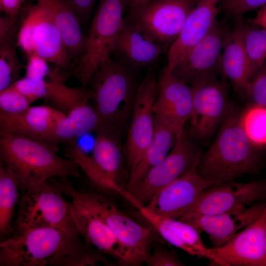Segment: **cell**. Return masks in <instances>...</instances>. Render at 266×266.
<instances>
[{
    "mask_svg": "<svg viewBox=\"0 0 266 266\" xmlns=\"http://www.w3.org/2000/svg\"><path fill=\"white\" fill-rule=\"evenodd\" d=\"M75 225L15 234L0 243V266H84L111 263L82 242Z\"/></svg>",
    "mask_w": 266,
    "mask_h": 266,
    "instance_id": "obj_1",
    "label": "cell"
},
{
    "mask_svg": "<svg viewBox=\"0 0 266 266\" xmlns=\"http://www.w3.org/2000/svg\"><path fill=\"white\" fill-rule=\"evenodd\" d=\"M241 112L233 107L212 145L198 163L199 174L214 185L254 172L259 166V149L242 126Z\"/></svg>",
    "mask_w": 266,
    "mask_h": 266,
    "instance_id": "obj_2",
    "label": "cell"
},
{
    "mask_svg": "<svg viewBox=\"0 0 266 266\" xmlns=\"http://www.w3.org/2000/svg\"><path fill=\"white\" fill-rule=\"evenodd\" d=\"M0 162L18 180L21 193L29 186L58 177H78L79 166L69 158L60 156L56 149L31 137L0 131Z\"/></svg>",
    "mask_w": 266,
    "mask_h": 266,
    "instance_id": "obj_3",
    "label": "cell"
},
{
    "mask_svg": "<svg viewBox=\"0 0 266 266\" xmlns=\"http://www.w3.org/2000/svg\"><path fill=\"white\" fill-rule=\"evenodd\" d=\"M100 119L98 128L120 131L132 113L138 91L129 67L110 58L96 71L85 87Z\"/></svg>",
    "mask_w": 266,
    "mask_h": 266,
    "instance_id": "obj_4",
    "label": "cell"
},
{
    "mask_svg": "<svg viewBox=\"0 0 266 266\" xmlns=\"http://www.w3.org/2000/svg\"><path fill=\"white\" fill-rule=\"evenodd\" d=\"M67 196H74L93 210L107 224L125 250L128 266L145 263L151 251L152 232L133 220L103 195L77 190L66 180H53Z\"/></svg>",
    "mask_w": 266,
    "mask_h": 266,
    "instance_id": "obj_5",
    "label": "cell"
},
{
    "mask_svg": "<svg viewBox=\"0 0 266 266\" xmlns=\"http://www.w3.org/2000/svg\"><path fill=\"white\" fill-rule=\"evenodd\" d=\"M127 0H98L84 53L70 72L85 88L98 68L113 52L123 27Z\"/></svg>",
    "mask_w": 266,
    "mask_h": 266,
    "instance_id": "obj_6",
    "label": "cell"
},
{
    "mask_svg": "<svg viewBox=\"0 0 266 266\" xmlns=\"http://www.w3.org/2000/svg\"><path fill=\"white\" fill-rule=\"evenodd\" d=\"M63 194L50 179L28 187L18 202L16 234L38 228L74 225L70 202Z\"/></svg>",
    "mask_w": 266,
    "mask_h": 266,
    "instance_id": "obj_7",
    "label": "cell"
},
{
    "mask_svg": "<svg viewBox=\"0 0 266 266\" xmlns=\"http://www.w3.org/2000/svg\"><path fill=\"white\" fill-rule=\"evenodd\" d=\"M201 155L200 149L183 130L166 156L127 190L135 201V207L138 209L148 204L160 190L197 165Z\"/></svg>",
    "mask_w": 266,
    "mask_h": 266,
    "instance_id": "obj_8",
    "label": "cell"
},
{
    "mask_svg": "<svg viewBox=\"0 0 266 266\" xmlns=\"http://www.w3.org/2000/svg\"><path fill=\"white\" fill-rule=\"evenodd\" d=\"M226 81L224 78H216L191 86L193 101L190 133L199 140L209 139L233 107L229 100Z\"/></svg>",
    "mask_w": 266,
    "mask_h": 266,
    "instance_id": "obj_9",
    "label": "cell"
},
{
    "mask_svg": "<svg viewBox=\"0 0 266 266\" xmlns=\"http://www.w3.org/2000/svg\"><path fill=\"white\" fill-rule=\"evenodd\" d=\"M259 201H266V180L245 183L228 181L205 189L180 219L224 213L249 207Z\"/></svg>",
    "mask_w": 266,
    "mask_h": 266,
    "instance_id": "obj_10",
    "label": "cell"
},
{
    "mask_svg": "<svg viewBox=\"0 0 266 266\" xmlns=\"http://www.w3.org/2000/svg\"><path fill=\"white\" fill-rule=\"evenodd\" d=\"M197 0H153L129 16L165 49L180 33Z\"/></svg>",
    "mask_w": 266,
    "mask_h": 266,
    "instance_id": "obj_11",
    "label": "cell"
},
{
    "mask_svg": "<svg viewBox=\"0 0 266 266\" xmlns=\"http://www.w3.org/2000/svg\"><path fill=\"white\" fill-rule=\"evenodd\" d=\"M227 31L216 21L208 34L176 64L171 74L190 86L218 78Z\"/></svg>",
    "mask_w": 266,
    "mask_h": 266,
    "instance_id": "obj_12",
    "label": "cell"
},
{
    "mask_svg": "<svg viewBox=\"0 0 266 266\" xmlns=\"http://www.w3.org/2000/svg\"><path fill=\"white\" fill-rule=\"evenodd\" d=\"M158 83L155 72L151 70L138 86L126 148L130 172L139 162L154 133V105Z\"/></svg>",
    "mask_w": 266,
    "mask_h": 266,
    "instance_id": "obj_13",
    "label": "cell"
},
{
    "mask_svg": "<svg viewBox=\"0 0 266 266\" xmlns=\"http://www.w3.org/2000/svg\"><path fill=\"white\" fill-rule=\"evenodd\" d=\"M198 164L163 188L144 206L159 216L180 219L202 191L214 185L199 174Z\"/></svg>",
    "mask_w": 266,
    "mask_h": 266,
    "instance_id": "obj_14",
    "label": "cell"
},
{
    "mask_svg": "<svg viewBox=\"0 0 266 266\" xmlns=\"http://www.w3.org/2000/svg\"><path fill=\"white\" fill-rule=\"evenodd\" d=\"M213 248L224 266H266V207L229 241Z\"/></svg>",
    "mask_w": 266,
    "mask_h": 266,
    "instance_id": "obj_15",
    "label": "cell"
},
{
    "mask_svg": "<svg viewBox=\"0 0 266 266\" xmlns=\"http://www.w3.org/2000/svg\"><path fill=\"white\" fill-rule=\"evenodd\" d=\"M221 0H197L179 35L168 49L167 64L161 78L171 74L181 59L209 33L220 12Z\"/></svg>",
    "mask_w": 266,
    "mask_h": 266,
    "instance_id": "obj_16",
    "label": "cell"
},
{
    "mask_svg": "<svg viewBox=\"0 0 266 266\" xmlns=\"http://www.w3.org/2000/svg\"><path fill=\"white\" fill-rule=\"evenodd\" d=\"M138 209L161 236L171 245L193 256L205 258L214 264L224 266L214 248H209L204 243L200 231L190 224L180 219L159 216L143 205Z\"/></svg>",
    "mask_w": 266,
    "mask_h": 266,
    "instance_id": "obj_17",
    "label": "cell"
},
{
    "mask_svg": "<svg viewBox=\"0 0 266 266\" xmlns=\"http://www.w3.org/2000/svg\"><path fill=\"white\" fill-rule=\"evenodd\" d=\"M192 101L190 86L172 74L161 78L154 105L155 120L180 133L190 119Z\"/></svg>",
    "mask_w": 266,
    "mask_h": 266,
    "instance_id": "obj_18",
    "label": "cell"
},
{
    "mask_svg": "<svg viewBox=\"0 0 266 266\" xmlns=\"http://www.w3.org/2000/svg\"><path fill=\"white\" fill-rule=\"evenodd\" d=\"M74 225L85 241L96 249L128 266L126 253L105 222L93 210L74 196L68 195Z\"/></svg>",
    "mask_w": 266,
    "mask_h": 266,
    "instance_id": "obj_19",
    "label": "cell"
},
{
    "mask_svg": "<svg viewBox=\"0 0 266 266\" xmlns=\"http://www.w3.org/2000/svg\"><path fill=\"white\" fill-rule=\"evenodd\" d=\"M266 207V202L257 203L249 207L224 213L191 216L180 220L205 232L213 244V247H218L255 221Z\"/></svg>",
    "mask_w": 266,
    "mask_h": 266,
    "instance_id": "obj_20",
    "label": "cell"
},
{
    "mask_svg": "<svg viewBox=\"0 0 266 266\" xmlns=\"http://www.w3.org/2000/svg\"><path fill=\"white\" fill-rule=\"evenodd\" d=\"M165 50L128 16L125 18L113 52L125 65L136 69L155 64Z\"/></svg>",
    "mask_w": 266,
    "mask_h": 266,
    "instance_id": "obj_21",
    "label": "cell"
},
{
    "mask_svg": "<svg viewBox=\"0 0 266 266\" xmlns=\"http://www.w3.org/2000/svg\"><path fill=\"white\" fill-rule=\"evenodd\" d=\"M90 158L104 182V189L115 192L129 202L132 197L120 183L123 174V155L120 136L113 132L98 128Z\"/></svg>",
    "mask_w": 266,
    "mask_h": 266,
    "instance_id": "obj_22",
    "label": "cell"
},
{
    "mask_svg": "<svg viewBox=\"0 0 266 266\" xmlns=\"http://www.w3.org/2000/svg\"><path fill=\"white\" fill-rule=\"evenodd\" d=\"M234 28L227 31L221 56L222 77L229 80L233 89L246 99L250 83L249 68L244 42L243 18L235 19Z\"/></svg>",
    "mask_w": 266,
    "mask_h": 266,
    "instance_id": "obj_23",
    "label": "cell"
},
{
    "mask_svg": "<svg viewBox=\"0 0 266 266\" xmlns=\"http://www.w3.org/2000/svg\"><path fill=\"white\" fill-rule=\"evenodd\" d=\"M39 5L33 34L34 53L69 74L74 66L44 0H34Z\"/></svg>",
    "mask_w": 266,
    "mask_h": 266,
    "instance_id": "obj_24",
    "label": "cell"
},
{
    "mask_svg": "<svg viewBox=\"0 0 266 266\" xmlns=\"http://www.w3.org/2000/svg\"><path fill=\"white\" fill-rule=\"evenodd\" d=\"M64 115L45 105L30 106L16 114L0 112V131L34 138L49 145L48 140L56 122Z\"/></svg>",
    "mask_w": 266,
    "mask_h": 266,
    "instance_id": "obj_25",
    "label": "cell"
},
{
    "mask_svg": "<svg viewBox=\"0 0 266 266\" xmlns=\"http://www.w3.org/2000/svg\"><path fill=\"white\" fill-rule=\"evenodd\" d=\"M100 123V119L96 109L88 100L56 122L48 144L57 149L59 143L75 141L79 136L96 131Z\"/></svg>",
    "mask_w": 266,
    "mask_h": 266,
    "instance_id": "obj_26",
    "label": "cell"
},
{
    "mask_svg": "<svg viewBox=\"0 0 266 266\" xmlns=\"http://www.w3.org/2000/svg\"><path fill=\"white\" fill-rule=\"evenodd\" d=\"M60 33L74 66L81 59L86 48L87 36L81 29L77 14L62 0H44Z\"/></svg>",
    "mask_w": 266,
    "mask_h": 266,
    "instance_id": "obj_27",
    "label": "cell"
},
{
    "mask_svg": "<svg viewBox=\"0 0 266 266\" xmlns=\"http://www.w3.org/2000/svg\"><path fill=\"white\" fill-rule=\"evenodd\" d=\"M180 133L172 127L155 120V131L153 137L139 162L130 172L125 187L127 190L138 183L149 170L166 156L173 147Z\"/></svg>",
    "mask_w": 266,
    "mask_h": 266,
    "instance_id": "obj_28",
    "label": "cell"
},
{
    "mask_svg": "<svg viewBox=\"0 0 266 266\" xmlns=\"http://www.w3.org/2000/svg\"><path fill=\"white\" fill-rule=\"evenodd\" d=\"M67 77L63 70L55 67L51 75L45 80L48 87L45 100L51 107L65 114L89 100L85 88L71 87L65 84Z\"/></svg>",
    "mask_w": 266,
    "mask_h": 266,
    "instance_id": "obj_29",
    "label": "cell"
},
{
    "mask_svg": "<svg viewBox=\"0 0 266 266\" xmlns=\"http://www.w3.org/2000/svg\"><path fill=\"white\" fill-rule=\"evenodd\" d=\"M18 180L12 170L0 163V237L12 232V221L15 206L19 201Z\"/></svg>",
    "mask_w": 266,
    "mask_h": 266,
    "instance_id": "obj_30",
    "label": "cell"
},
{
    "mask_svg": "<svg viewBox=\"0 0 266 266\" xmlns=\"http://www.w3.org/2000/svg\"><path fill=\"white\" fill-rule=\"evenodd\" d=\"M244 42L251 82L266 71V29L248 20L244 22Z\"/></svg>",
    "mask_w": 266,
    "mask_h": 266,
    "instance_id": "obj_31",
    "label": "cell"
},
{
    "mask_svg": "<svg viewBox=\"0 0 266 266\" xmlns=\"http://www.w3.org/2000/svg\"><path fill=\"white\" fill-rule=\"evenodd\" d=\"M241 122L252 143L259 150L266 148V106L249 104L241 112Z\"/></svg>",
    "mask_w": 266,
    "mask_h": 266,
    "instance_id": "obj_32",
    "label": "cell"
},
{
    "mask_svg": "<svg viewBox=\"0 0 266 266\" xmlns=\"http://www.w3.org/2000/svg\"><path fill=\"white\" fill-rule=\"evenodd\" d=\"M16 39L0 41V92L11 86L22 67L18 58Z\"/></svg>",
    "mask_w": 266,
    "mask_h": 266,
    "instance_id": "obj_33",
    "label": "cell"
},
{
    "mask_svg": "<svg viewBox=\"0 0 266 266\" xmlns=\"http://www.w3.org/2000/svg\"><path fill=\"white\" fill-rule=\"evenodd\" d=\"M32 102L12 86L0 92V112L16 114L26 110Z\"/></svg>",
    "mask_w": 266,
    "mask_h": 266,
    "instance_id": "obj_34",
    "label": "cell"
},
{
    "mask_svg": "<svg viewBox=\"0 0 266 266\" xmlns=\"http://www.w3.org/2000/svg\"><path fill=\"white\" fill-rule=\"evenodd\" d=\"M266 5V0H221L219 4L220 11L235 19L243 18L247 12L260 9Z\"/></svg>",
    "mask_w": 266,
    "mask_h": 266,
    "instance_id": "obj_35",
    "label": "cell"
},
{
    "mask_svg": "<svg viewBox=\"0 0 266 266\" xmlns=\"http://www.w3.org/2000/svg\"><path fill=\"white\" fill-rule=\"evenodd\" d=\"M11 86L32 102L39 99H45L48 93L45 81L36 80L25 76L18 79Z\"/></svg>",
    "mask_w": 266,
    "mask_h": 266,
    "instance_id": "obj_36",
    "label": "cell"
},
{
    "mask_svg": "<svg viewBox=\"0 0 266 266\" xmlns=\"http://www.w3.org/2000/svg\"><path fill=\"white\" fill-rule=\"evenodd\" d=\"M27 57L25 76L36 80L45 81L53 71L48 65L49 63L35 53Z\"/></svg>",
    "mask_w": 266,
    "mask_h": 266,
    "instance_id": "obj_37",
    "label": "cell"
},
{
    "mask_svg": "<svg viewBox=\"0 0 266 266\" xmlns=\"http://www.w3.org/2000/svg\"><path fill=\"white\" fill-rule=\"evenodd\" d=\"M246 99L249 104L266 106V71L250 83Z\"/></svg>",
    "mask_w": 266,
    "mask_h": 266,
    "instance_id": "obj_38",
    "label": "cell"
},
{
    "mask_svg": "<svg viewBox=\"0 0 266 266\" xmlns=\"http://www.w3.org/2000/svg\"><path fill=\"white\" fill-rule=\"evenodd\" d=\"M145 263L148 266H181L184 263L172 252L162 247H156Z\"/></svg>",
    "mask_w": 266,
    "mask_h": 266,
    "instance_id": "obj_39",
    "label": "cell"
},
{
    "mask_svg": "<svg viewBox=\"0 0 266 266\" xmlns=\"http://www.w3.org/2000/svg\"><path fill=\"white\" fill-rule=\"evenodd\" d=\"M79 17L81 21L90 16L97 0H62Z\"/></svg>",
    "mask_w": 266,
    "mask_h": 266,
    "instance_id": "obj_40",
    "label": "cell"
},
{
    "mask_svg": "<svg viewBox=\"0 0 266 266\" xmlns=\"http://www.w3.org/2000/svg\"><path fill=\"white\" fill-rule=\"evenodd\" d=\"M25 3V0H0V9L4 15L17 23Z\"/></svg>",
    "mask_w": 266,
    "mask_h": 266,
    "instance_id": "obj_41",
    "label": "cell"
},
{
    "mask_svg": "<svg viewBox=\"0 0 266 266\" xmlns=\"http://www.w3.org/2000/svg\"><path fill=\"white\" fill-rule=\"evenodd\" d=\"M248 20L266 29V5L259 9L254 17Z\"/></svg>",
    "mask_w": 266,
    "mask_h": 266,
    "instance_id": "obj_42",
    "label": "cell"
},
{
    "mask_svg": "<svg viewBox=\"0 0 266 266\" xmlns=\"http://www.w3.org/2000/svg\"><path fill=\"white\" fill-rule=\"evenodd\" d=\"M153 0H127V6L130 13L142 8Z\"/></svg>",
    "mask_w": 266,
    "mask_h": 266,
    "instance_id": "obj_43",
    "label": "cell"
}]
</instances>
